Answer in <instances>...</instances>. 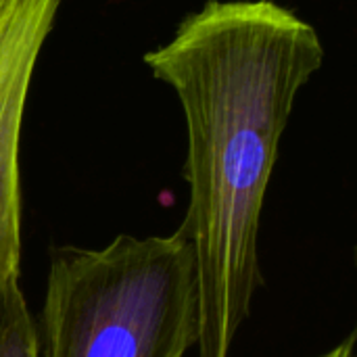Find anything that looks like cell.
Listing matches in <instances>:
<instances>
[{
  "mask_svg": "<svg viewBox=\"0 0 357 357\" xmlns=\"http://www.w3.org/2000/svg\"><path fill=\"white\" fill-rule=\"evenodd\" d=\"M184 111L197 357H230L261 284L259 224L297 94L324 63L312 23L274 0H209L144 54Z\"/></svg>",
  "mask_w": 357,
  "mask_h": 357,
  "instance_id": "1",
  "label": "cell"
},
{
  "mask_svg": "<svg viewBox=\"0 0 357 357\" xmlns=\"http://www.w3.org/2000/svg\"><path fill=\"white\" fill-rule=\"evenodd\" d=\"M197 337L195 261L182 228L50 251L38 357H186Z\"/></svg>",
  "mask_w": 357,
  "mask_h": 357,
  "instance_id": "2",
  "label": "cell"
},
{
  "mask_svg": "<svg viewBox=\"0 0 357 357\" xmlns=\"http://www.w3.org/2000/svg\"><path fill=\"white\" fill-rule=\"evenodd\" d=\"M61 0H0V295L21 276V128Z\"/></svg>",
  "mask_w": 357,
  "mask_h": 357,
  "instance_id": "3",
  "label": "cell"
},
{
  "mask_svg": "<svg viewBox=\"0 0 357 357\" xmlns=\"http://www.w3.org/2000/svg\"><path fill=\"white\" fill-rule=\"evenodd\" d=\"M0 357H38L36 322L19 280L0 295Z\"/></svg>",
  "mask_w": 357,
  "mask_h": 357,
  "instance_id": "4",
  "label": "cell"
},
{
  "mask_svg": "<svg viewBox=\"0 0 357 357\" xmlns=\"http://www.w3.org/2000/svg\"><path fill=\"white\" fill-rule=\"evenodd\" d=\"M351 351H356V333H351L345 341H341L337 347H333L331 351L322 354L318 357H349Z\"/></svg>",
  "mask_w": 357,
  "mask_h": 357,
  "instance_id": "5",
  "label": "cell"
},
{
  "mask_svg": "<svg viewBox=\"0 0 357 357\" xmlns=\"http://www.w3.org/2000/svg\"><path fill=\"white\" fill-rule=\"evenodd\" d=\"M349 357H356V351H351V354H349Z\"/></svg>",
  "mask_w": 357,
  "mask_h": 357,
  "instance_id": "6",
  "label": "cell"
}]
</instances>
